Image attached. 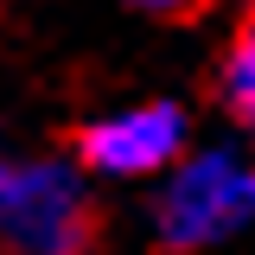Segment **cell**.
Returning <instances> with one entry per match:
<instances>
[{
    "label": "cell",
    "instance_id": "obj_1",
    "mask_svg": "<svg viewBox=\"0 0 255 255\" xmlns=\"http://www.w3.org/2000/svg\"><path fill=\"white\" fill-rule=\"evenodd\" d=\"M109 211L70 153H0V255H96Z\"/></svg>",
    "mask_w": 255,
    "mask_h": 255
},
{
    "label": "cell",
    "instance_id": "obj_2",
    "mask_svg": "<svg viewBox=\"0 0 255 255\" xmlns=\"http://www.w3.org/2000/svg\"><path fill=\"white\" fill-rule=\"evenodd\" d=\"M255 230V159L236 147H191L153 198V249L204 255Z\"/></svg>",
    "mask_w": 255,
    "mask_h": 255
},
{
    "label": "cell",
    "instance_id": "obj_3",
    "mask_svg": "<svg viewBox=\"0 0 255 255\" xmlns=\"http://www.w3.org/2000/svg\"><path fill=\"white\" fill-rule=\"evenodd\" d=\"M64 153L90 179H166L191 153V115L172 96L122 102L109 115H90L64 134Z\"/></svg>",
    "mask_w": 255,
    "mask_h": 255
},
{
    "label": "cell",
    "instance_id": "obj_4",
    "mask_svg": "<svg viewBox=\"0 0 255 255\" xmlns=\"http://www.w3.org/2000/svg\"><path fill=\"white\" fill-rule=\"evenodd\" d=\"M211 96H217V109L243 128V134H255V6L236 19V32L223 38L217 64H211Z\"/></svg>",
    "mask_w": 255,
    "mask_h": 255
},
{
    "label": "cell",
    "instance_id": "obj_5",
    "mask_svg": "<svg viewBox=\"0 0 255 255\" xmlns=\"http://www.w3.org/2000/svg\"><path fill=\"white\" fill-rule=\"evenodd\" d=\"M122 6H134L140 19H159V26H185V19H204L217 0H122Z\"/></svg>",
    "mask_w": 255,
    "mask_h": 255
}]
</instances>
